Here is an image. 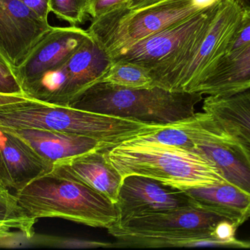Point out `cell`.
<instances>
[{
	"instance_id": "1",
	"label": "cell",
	"mask_w": 250,
	"mask_h": 250,
	"mask_svg": "<svg viewBox=\"0 0 250 250\" xmlns=\"http://www.w3.org/2000/svg\"><path fill=\"white\" fill-rule=\"evenodd\" d=\"M13 195L26 216L60 218L92 227L108 229L119 220L116 204L53 164Z\"/></svg>"
},
{
	"instance_id": "2",
	"label": "cell",
	"mask_w": 250,
	"mask_h": 250,
	"mask_svg": "<svg viewBox=\"0 0 250 250\" xmlns=\"http://www.w3.org/2000/svg\"><path fill=\"white\" fill-rule=\"evenodd\" d=\"M202 100L203 94L198 92H174L157 86L127 88L100 82L70 107L148 126H166L193 117L195 106Z\"/></svg>"
},
{
	"instance_id": "3",
	"label": "cell",
	"mask_w": 250,
	"mask_h": 250,
	"mask_svg": "<svg viewBox=\"0 0 250 250\" xmlns=\"http://www.w3.org/2000/svg\"><path fill=\"white\" fill-rule=\"evenodd\" d=\"M156 126L36 100L0 107V128L44 129L83 135L111 147Z\"/></svg>"
},
{
	"instance_id": "4",
	"label": "cell",
	"mask_w": 250,
	"mask_h": 250,
	"mask_svg": "<svg viewBox=\"0 0 250 250\" xmlns=\"http://www.w3.org/2000/svg\"><path fill=\"white\" fill-rule=\"evenodd\" d=\"M105 155L123 178L146 176L182 190L226 182L208 160L182 148L124 142Z\"/></svg>"
},
{
	"instance_id": "5",
	"label": "cell",
	"mask_w": 250,
	"mask_h": 250,
	"mask_svg": "<svg viewBox=\"0 0 250 250\" xmlns=\"http://www.w3.org/2000/svg\"><path fill=\"white\" fill-rule=\"evenodd\" d=\"M244 11L235 0H223L211 23L173 62L157 86L193 92L207 70L221 58L240 27Z\"/></svg>"
},
{
	"instance_id": "6",
	"label": "cell",
	"mask_w": 250,
	"mask_h": 250,
	"mask_svg": "<svg viewBox=\"0 0 250 250\" xmlns=\"http://www.w3.org/2000/svg\"><path fill=\"white\" fill-rule=\"evenodd\" d=\"M202 10L195 0H166L134 10L124 4L92 21L86 31L110 55Z\"/></svg>"
},
{
	"instance_id": "7",
	"label": "cell",
	"mask_w": 250,
	"mask_h": 250,
	"mask_svg": "<svg viewBox=\"0 0 250 250\" xmlns=\"http://www.w3.org/2000/svg\"><path fill=\"white\" fill-rule=\"evenodd\" d=\"M194 152L207 159L228 183L250 195V147L211 114L203 112L185 120Z\"/></svg>"
},
{
	"instance_id": "8",
	"label": "cell",
	"mask_w": 250,
	"mask_h": 250,
	"mask_svg": "<svg viewBox=\"0 0 250 250\" xmlns=\"http://www.w3.org/2000/svg\"><path fill=\"white\" fill-rule=\"evenodd\" d=\"M226 220L229 219L194 205L130 217L118 222L108 231L120 242L136 239H203L214 237L216 226Z\"/></svg>"
},
{
	"instance_id": "9",
	"label": "cell",
	"mask_w": 250,
	"mask_h": 250,
	"mask_svg": "<svg viewBox=\"0 0 250 250\" xmlns=\"http://www.w3.org/2000/svg\"><path fill=\"white\" fill-rule=\"evenodd\" d=\"M220 2L110 54L112 62H129L148 70L163 64L197 39L212 22Z\"/></svg>"
},
{
	"instance_id": "10",
	"label": "cell",
	"mask_w": 250,
	"mask_h": 250,
	"mask_svg": "<svg viewBox=\"0 0 250 250\" xmlns=\"http://www.w3.org/2000/svg\"><path fill=\"white\" fill-rule=\"evenodd\" d=\"M52 27L19 0H0V52L13 71Z\"/></svg>"
},
{
	"instance_id": "11",
	"label": "cell",
	"mask_w": 250,
	"mask_h": 250,
	"mask_svg": "<svg viewBox=\"0 0 250 250\" xmlns=\"http://www.w3.org/2000/svg\"><path fill=\"white\" fill-rule=\"evenodd\" d=\"M192 205L193 204L185 191L140 175L123 178L116 204L118 222Z\"/></svg>"
},
{
	"instance_id": "12",
	"label": "cell",
	"mask_w": 250,
	"mask_h": 250,
	"mask_svg": "<svg viewBox=\"0 0 250 250\" xmlns=\"http://www.w3.org/2000/svg\"><path fill=\"white\" fill-rule=\"evenodd\" d=\"M90 38L87 31L78 26H53L14 70L22 91L45 72L65 63Z\"/></svg>"
},
{
	"instance_id": "13",
	"label": "cell",
	"mask_w": 250,
	"mask_h": 250,
	"mask_svg": "<svg viewBox=\"0 0 250 250\" xmlns=\"http://www.w3.org/2000/svg\"><path fill=\"white\" fill-rule=\"evenodd\" d=\"M1 129L26 142L51 164L95 150L111 148L102 141L76 134L44 129Z\"/></svg>"
},
{
	"instance_id": "14",
	"label": "cell",
	"mask_w": 250,
	"mask_h": 250,
	"mask_svg": "<svg viewBox=\"0 0 250 250\" xmlns=\"http://www.w3.org/2000/svg\"><path fill=\"white\" fill-rule=\"evenodd\" d=\"M54 164L117 204L123 177L108 161L105 149L95 150Z\"/></svg>"
},
{
	"instance_id": "15",
	"label": "cell",
	"mask_w": 250,
	"mask_h": 250,
	"mask_svg": "<svg viewBox=\"0 0 250 250\" xmlns=\"http://www.w3.org/2000/svg\"><path fill=\"white\" fill-rule=\"evenodd\" d=\"M184 191L193 205L226 217L237 227L250 218V195L228 182Z\"/></svg>"
},
{
	"instance_id": "16",
	"label": "cell",
	"mask_w": 250,
	"mask_h": 250,
	"mask_svg": "<svg viewBox=\"0 0 250 250\" xmlns=\"http://www.w3.org/2000/svg\"><path fill=\"white\" fill-rule=\"evenodd\" d=\"M0 161L8 173L12 189L14 191L53 167V164L40 157L26 142L1 128Z\"/></svg>"
},
{
	"instance_id": "17",
	"label": "cell",
	"mask_w": 250,
	"mask_h": 250,
	"mask_svg": "<svg viewBox=\"0 0 250 250\" xmlns=\"http://www.w3.org/2000/svg\"><path fill=\"white\" fill-rule=\"evenodd\" d=\"M250 88V44L229 57L219 59L203 76L193 92L218 95Z\"/></svg>"
},
{
	"instance_id": "18",
	"label": "cell",
	"mask_w": 250,
	"mask_h": 250,
	"mask_svg": "<svg viewBox=\"0 0 250 250\" xmlns=\"http://www.w3.org/2000/svg\"><path fill=\"white\" fill-rule=\"evenodd\" d=\"M203 110L250 147V88L209 95L204 99Z\"/></svg>"
},
{
	"instance_id": "19",
	"label": "cell",
	"mask_w": 250,
	"mask_h": 250,
	"mask_svg": "<svg viewBox=\"0 0 250 250\" xmlns=\"http://www.w3.org/2000/svg\"><path fill=\"white\" fill-rule=\"evenodd\" d=\"M125 142L153 144L191 151H194L195 148L193 141L185 126V120L173 124L154 126Z\"/></svg>"
},
{
	"instance_id": "20",
	"label": "cell",
	"mask_w": 250,
	"mask_h": 250,
	"mask_svg": "<svg viewBox=\"0 0 250 250\" xmlns=\"http://www.w3.org/2000/svg\"><path fill=\"white\" fill-rule=\"evenodd\" d=\"M100 82L127 88L153 87L152 79L147 69L125 61L113 62Z\"/></svg>"
},
{
	"instance_id": "21",
	"label": "cell",
	"mask_w": 250,
	"mask_h": 250,
	"mask_svg": "<svg viewBox=\"0 0 250 250\" xmlns=\"http://www.w3.org/2000/svg\"><path fill=\"white\" fill-rule=\"evenodd\" d=\"M89 0H50V11L72 26L86 21Z\"/></svg>"
},
{
	"instance_id": "22",
	"label": "cell",
	"mask_w": 250,
	"mask_h": 250,
	"mask_svg": "<svg viewBox=\"0 0 250 250\" xmlns=\"http://www.w3.org/2000/svg\"><path fill=\"white\" fill-rule=\"evenodd\" d=\"M32 245L62 249H92V248H115L114 244L89 239L57 237L47 235H34Z\"/></svg>"
},
{
	"instance_id": "23",
	"label": "cell",
	"mask_w": 250,
	"mask_h": 250,
	"mask_svg": "<svg viewBox=\"0 0 250 250\" xmlns=\"http://www.w3.org/2000/svg\"><path fill=\"white\" fill-rule=\"evenodd\" d=\"M250 44V13L244 12L239 31L232 40L222 57H232L240 52ZM221 57V58H222Z\"/></svg>"
},
{
	"instance_id": "24",
	"label": "cell",
	"mask_w": 250,
	"mask_h": 250,
	"mask_svg": "<svg viewBox=\"0 0 250 250\" xmlns=\"http://www.w3.org/2000/svg\"><path fill=\"white\" fill-rule=\"evenodd\" d=\"M0 93L23 95L21 86L13 69L0 62Z\"/></svg>"
},
{
	"instance_id": "25",
	"label": "cell",
	"mask_w": 250,
	"mask_h": 250,
	"mask_svg": "<svg viewBox=\"0 0 250 250\" xmlns=\"http://www.w3.org/2000/svg\"><path fill=\"white\" fill-rule=\"evenodd\" d=\"M37 220L31 217H23L0 221V236L13 230H22L34 236L35 234L34 226Z\"/></svg>"
},
{
	"instance_id": "26",
	"label": "cell",
	"mask_w": 250,
	"mask_h": 250,
	"mask_svg": "<svg viewBox=\"0 0 250 250\" xmlns=\"http://www.w3.org/2000/svg\"><path fill=\"white\" fill-rule=\"evenodd\" d=\"M128 0H89L88 15L90 16L92 22L123 5Z\"/></svg>"
},
{
	"instance_id": "27",
	"label": "cell",
	"mask_w": 250,
	"mask_h": 250,
	"mask_svg": "<svg viewBox=\"0 0 250 250\" xmlns=\"http://www.w3.org/2000/svg\"><path fill=\"white\" fill-rule=\"evenodd\" d=\"M34 236L22 230H13L0 236V248H21L32 245Z\"/></svg>"
},
{
	"instance_id": "28",
	"label": "cell",
	"mask_w": 250,
	"mask_h": 250,
	"mask_svg": "<svg viewBox=\"0 0 250 250\" xmlns=\"http://www.w3.org/2000/svg\"><path fill=\"white\" fill-rule=\"evenodd\" d=\"M23 217L28 216L18 205L16 200L0 199V221Z\"/></svg>"
},
{
	"instance_id": "29",
	"label": "cell",
	"mask_w": 250,
	"mask_h": 250,
	"mask_svg": "<svg viewBox=\"0 0 250 250\" xmlns=\"http://www.w3.org/2000/svg\"><path fill=\"white\" fill-rule=\"evenodd\" d=\"M43 20L48 21L50 11V0H19Z\"/></svg>"
},
{
	"instance_id": "30",
	"label": "cell",
	"mask_w": 250,
	"mask_h": 250,
	"mask_svg": "<svg viewBox=\"0 0 250 250\" xmlns=\"http://www.w3.org/2000/svg\"><path fill=\"white\" fill-rule=\"evenodd\" d=\"M166 0H128L125 6L129 10H138L144 7H149Z\"/></svg>"
},
{
	"instance_id": "31",
	"label": "cell",
	"mask_w": 250,
	"mask_h": 250,
	"mask_svg": "<svg viewBox=\"0 0 250 250\" xmlns=\"http://www.w3.org/2000/svg\"><path fill=\"white\" fill-rule=\"evenodd\" d=\"M29 99L23 95H9V94L0 93V107L6 104L21 102L25 100Z\"/></svg>"
},
{
	"instance_id": "32",
	"label": "cell",
	"mask_w": 250,
	"mask_h": 250,
	"mask_svg": "<svg viewBox=\"0 0 250 250\" xmlns=\"http://www.w3.org/2000/svg\"><path fill=\"white\" fill-rule=\"evenodd\" d=\"M0 183L8 189H12V183L5 167L0 161Z\"/></svg>"
},
{
	"instance_id": "33",
	"label": "cell",
	"mask_w": 250,
	"mask_h": 250,
	"mask_svg": "<svg viewBox=\"0 0 250 250\" xmlns=\"http://www.w3.org/2000/svg\"><path fill=\"white\" fill-rule=\"evenodd\" d=\"M0 199L16 200V198L13 194L10 192V189L0 183Z\"/></svg>"
},
{
	"instance_id": "34",
	"label": "cell",
	"mask_w": 250,
	"mask_h": 250,
	"mask_svg": "<svg viewBox=\"0 0 250 250\" xmlns=\"http://www.w3.org/2000/svg\"><path fill=\"white\" fill-rule=\"evenodd\" d=\"M221 1L223 0H195V2L201 9H205L214 5Z\"/></svg>"
},
{
	"instance_id": "35",
	"label": "cell",
	"mask_w": 250,
	"mask_h": 250,
	"mask_svg": "<svg viewBox=\"0 0 250 250\" xmlns=\"http://www.w3.org/2000/svg\"><path fill=\"white\" fill-rule=\"evenodd\" d=\"M244 12L250 13V0H235Z\"/></svg>"
},
{
	"instance_id": "36",
	"label": "cell",
	"mask_w": 250,
	"mask_h": 250,
	"mask_svg": "<svg viewBox=\"0 0 250 250\" xmlns=\"http://www.w3.org/2000/svg\"><path fill=\"white\" fill-rule=\"evenodd\" d=\"M0 62L1 63H4V64L7 65V66H9L8 63H7V60H5V58H4V57H3L2 54H1V53L0 52ZM11 68V67H10Z\"/></svg>"
}]
</instances>
